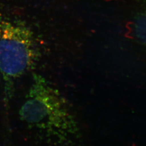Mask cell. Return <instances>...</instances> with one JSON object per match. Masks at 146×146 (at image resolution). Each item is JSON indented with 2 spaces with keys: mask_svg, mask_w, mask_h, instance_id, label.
<instances>
[{
  "mask_svg": "<svg viewBox=\"0 0 146 146\" xmlns=\"http://www.w3.org/2000/svg\"><path fill=\"white\" fill-rule=\"evenodd\" d=\"M21 121L48 141L62 144L78 131L75 117L62 94L41 75L35 74L19 110Z\"/></svg>",
  "mask_w": 146,
  "mask_h": 146,
  "instance_id": "1",
  "label": "cell"
},
{
  "mask_svg": "<svg viewBox=\"0 0 146 146\" xmlns=\"http://www.w3.org/2000/svg\"><path fill=\"white\" fill-rule=\"evenodd\" d=\"M37 46L34 33L23 22L0 16V73L6 109L14 94L16 80L33 68L38 60Z\"/></svg>",
  "mask_w": 146,
  "mask_h": 146,
  "instance_id": "2",
  "label": "cell"
},
{
  "mask_svg": "<svg viewBox=\"0 0 146 146\" xmlns=\"http://www.w3.org/2000/svg\"><path fill=\"white\" fill-rule=\"evenodd\" d=\"M133 31L136 39L146 46V7L136 14L133 22Z\"/></svg>",
  "mask_w": 146,
  "mask_h": 146,
  "instance_id": "3",
  "label": "cell"
}]
</instances>
